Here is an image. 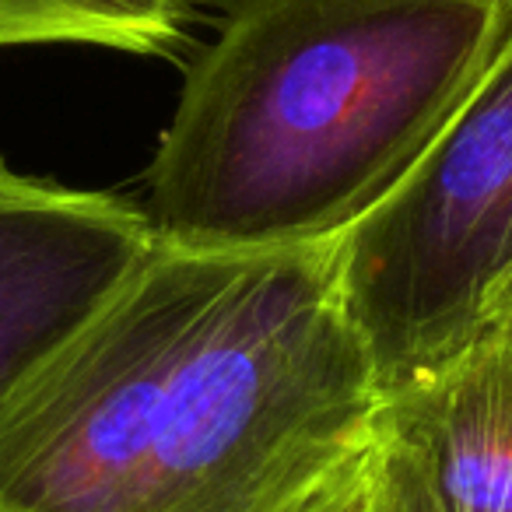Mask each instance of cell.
Here are the masks:
<instances>
[{
    "label": "cell",
    "mask_w": 512,
    "mask_h": 512,
    "mask_svg": "<svg viewBox=\"0 0 512 512\" xmlns=\"http://www.w3.org/2000/svg\"><path fill=\"white\" fill-rule=\"evenodd\" d=\"M488 327H502V330H512V278L509 285L498 292L495 306H491V316H488ZM484 327V330H488Z\"/></svg>",
    "instance_id": "8"
},
{
    "label": "cell",
    "mask_w": 512,
    "mask_h": 512,
    "mask_svg": "<svg viewBox=\"0 0 512 512\" xmlns=\"http://www.w3.org/2000/svg\"><path fill=\"white\" fill-rule=\"evenodd\" d=\"M372 460L397 512H512V330L386 390Z\"/></svg>",
    "instance_id": "5"
},
{
    "label": "cell",
    "mask_w": 512,
    "mask_h": 512,
    "mask_svg": "<svg viewBox=\"0 0 512 512\" xmlns=\"http://www.w3.org/2000/svg\"><path fill=\"white\" fill-rule=\"evenodd\" d=\"M379 404L334 246H151L0 414V512H306Z\"/></svg>",
    "instance_id": "1"
},
{
    "label": "cell",
    "mask_w": 512,
    "mask_h": 512,
    "mask_svg": "<svg viewBox=\"0 0 512 512\" xmlns=\"http://www.w3.org/2000/svg\"><path fill=\"white\" fill-rule=\"evenodd\" d=\"M334 267L383 393L488 327L512 278V36L411 176L337 242Z\"/></svg>",
    "instance_id": "3"
},
{
    "label": "cell",
    "mask_w": 512,
    "mask_h": 512,
    "mask_svg": "<svg viewBox=\"0 0 512 512\" xmlns=\"http://www.w3.org/2000/svg\"><path fill=\"white\" fill-rule=\"evenodd\" d=\"M151 246L137 204L25 176L0 155V414Z\"/></svg>",
    "instance_id": "4"
},
{
    "label": "cell",
    "mask_w": 512,
    "mask_h": 512,
    "mask_svg": "<svg viewBox=\"0 0 512 512\" xmlns=\"http://www.w3.org/2000/svg\"><path fill=\"white\" fill-rule=\"evenodd\" d=\"M193 0H0V46H106L169 53L183 43Z\"/></svg>",
    "instance_id": "6"
},
{
    "label": "cell",
    "mask_w": 512,
    "mask_h": 512,
    "mask_svg": "<svg viewBox=\"0 0 512 512\" xmlns=\"http://www.w3.org/2000/svg\"><path fill=\"white\" fill-rule=\"evenodd\" d=\"M306 512H397L390 495H386V484L376 470V460H372V449L334 491H327Z\"/></svg>",
    "instance_id": "7"
},
{
    "label": "cell",
    "mask_w": 512,
    "mask_h": 512,
    "mask_svg": "<svg viewBox=\"0 0 512 512\" xmlns=\"http://www.w3.org/2000/svg\"><path fill=\"white\" fill-rule=\"evenodd\" d=\"M512 36V0H235L144 190L155 246H337L425 158Z\"/></svg>",
    "instance_id": "2"
}]
</instances>
